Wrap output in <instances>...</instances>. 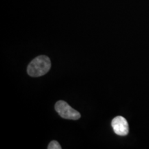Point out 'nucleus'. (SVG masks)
Returning <instances> with one entry per match:
<instances>
[{
    "label": "nucleus",
    "mask_w": 149,
    "mask_h": 149,
    "mask_svg": "<svg viewBox=\"0 0 149 149\" xmlns=\"http://www.w3.org/2000/svg\"><path fill=\"white\" fill-rule=\"evenodd\" d=\"M51 62L47 56L40 55L31 61L27 68L28 74L31 77H40L49 71Z\"/></svg>",
    "instance_id": "nucleus-1"
},
{
    "label": "nucleus",
    "mask_w": 149,
    "mask_h": 149,
    "mask_svg": "<svg viewBox=\"0 0 149 149\" xmlns=\"http://www.w3.org/2000/svg\"><path fill=\"white\" fill-rule=\"evenodd\" d=\"M55 108L57 113L64 119L77 120L81 117V115L79 112L72 109L66 102L62 100L57 102L55 104Z\"/></svg>",
    "instance_id": "nucleus-2"
},
{
    "label": "nucleus",
    "mask_w": 149,
    "mask_h": 149,
    "mask_svg": "<svg viewBox=\"0 0 149 149\" xmlns=\"http://www.w3.org/2000/svg\"><path fill=\"white\" fill-rule=\"evenodd\" d=\"M111 126L115 133L117 135H127L129 132V127L127 120L122 116L115 117L111 122Z\"/></svg>",
    "instance_id": "nucleus-3"
},
{
    "label": "nucleus",
    "mask_w": 149,
    "mask_h": 149,
    "mask_svg": "<svg viewBox=\"0 0 149 149\" xmlns=\"http://www.w3.org/2000/svg\"><path fill=\"white\" fill-rule=\"evenodd\" d=\"M61 147L60 146V144L57 142V141L53 140L51 141L50 142V144H48V149H61Z\"/></svg>",
    "instance_id": "nucleus-4"
}]
</instances>
